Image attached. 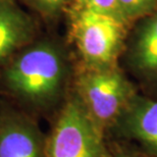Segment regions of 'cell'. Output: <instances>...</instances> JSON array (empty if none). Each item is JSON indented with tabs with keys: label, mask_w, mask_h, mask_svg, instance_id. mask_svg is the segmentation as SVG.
<instances>
[{
	"label": "cell",
	"mask_w": 157,
	"mask_h": 157,
	"mask_svg": "<svg viewBox=\"0 0 157 157\" xmlns=\"http://www.w3.org/2000/svg\"><path fill=\"white\" fill-rule=\"evenodd\" d=\"M117 2L128 24L148 17L157 10V0H117Z\"/></svg>",
	"instance_id": "obj_9"
},
{
	"label": "cell",
	"mask_w": 157,
	"mask_h": 157,
	"mask_svg": "<svg viewBox=\"0 0 157 157\" xmlns=\"http://www.w3.org/2000/svg\"><path fill=\"white\" fill-rule=\"evenodd\" d=\"M31 8L46 18L57 17L74 0H24Z\"/></svg>",
	"instance_id": "obj_11"
},
{
	"label": "cell",
	"mask_w": 157,
	"mask_h": 157,
	"mask_svg": "<svg viewBox=\"0 0 157 157\" xmlns=\"http://www.w3.org/2000/svg\"><path fill=\"white\" fill-rule=\"evenodd\" d=\"M68 13L71 37L82 65L92 68L117 65L128 24L89 9L70 7Z\"/></svg>",
	"instance_id": "obj_4"
},
{
	"label": "cell",
	"mask_w": 157,
	"mask_h": 157,
	"mask_svg": "<svg viewBox=\"0 0 157 157\" xmlns=\"http://www.w3.org/2000/svg\"><path fill=\"white\" fill-rule=\"evenodd\" d=\"M132 68L141 77L157 81V10L144 17L128 52Z\"/></svg>",
	"instance_id": "obj_8"
},
{
	"label": "cell",
	"mask_w": 157,
	"mask_h": 157,
	"mask_svg": "<svg viewBox=\"0 0 157 157\" xmlns=\"http://www.w3.org/2000/svg\"><path fill=\"white\" fill-rule=\"evenodd\" d=\"M35 37V21L17 0H0V67Z\"/></svg>",
	"instance_id": "obj_7"
},
{
	"label": "cell",
	"mask_w": 157,
	"mask_h": 157,
	"mask_svg": "<svg viewBox=\"0 0 157 157\" xmlns=\"http://www.w3.org/2000/svg\"><path fill=\"white\" fill-rule=\"evenodd\" d=\"M104 133L74 91L46 139V157H110Z\"/></svg>",
	"instance_id": "obj_3"
},
{
	"label": "cell",
	"mask_w": 157,
	"mask_h": 157,
	"mask_svg": "<svg viewBox=\"0 0 157 157\" xmlns=\"http://www.w3.org/2000/svg\"><path fill=\"white\" fill-rule=\"evenodd\" d=\"M46 139L27 111L0 104V157H46Z\"/></svg>",
	"instance_id": "obj_5"
},
{
	"label": "cell",
	"mask_w": 157,
	"mask_h": 157,
	"mask_svg": "<svg viewBox=\"0 0 157 157\" xmlns=\"http://www.w3.org/2000/svg\"><path fill=\"white\" fill-rule=\"evenodd\" d=\"M74 91L90 117L104 132L113 128L137 94L117 65L105 68L81 65L75 78Z\"/></svg>",
	"instance_id": "obj_2"
},
{
	"label": "cell",
	"mask_w": 157,
	"mask_h": 157,
	"mask_svg": "<svg viewBox=\"0 0 157 157\" xmlns=\"http://www.w3.org/2000/svg\"><path fill=\"white\" fill-rule=\"evenodd\" d=\"M70 63L51 40L31 42L0 67V91L25 111H45L64 96Z\"/></svg>",
	"instance_id": "obj_1"
},
{
	"label": "cell",
	"mask_w": 157,
	"mask_h": 157,
	"mask_svg": "<svg viewBox=\"0 0 157 157\" xmlns=\"http://www.w3.org/2000/svg\"><path fill=\"white\" fill-rule=\"evenodd\" d=\"M71 7L89 9V10L99 12V13L110 15L128 24L119 10L117 0H74Z\"/></svg>",
	"instance_id": "obj_10"
},
{
	"label": "cell",
	"mask_w": 157,
	"mask_h": 157,
	"mask_svg": "<svg viewBox=\"0 0 157 157\" xmlns=\"http://www.w3.org/2000/svg\"><path fill=\"white\" fill-rule=\"evenodd\" d=\"M110 157H141L133 153H128L124 151H118V152H112L110 153Z\"/></svg>",
	"instance_id": "obj_12"
},
{
	"label": "cell",
	"mask_w": 157,
	"mask_h": 157,
	"mask_svg": "<svg viewBox=\"0 0 157 157\" xmlns=\"http://www.w3.org/2000/svg\"><path fill=\"white\" fill-rule=\"evenodd\" d=\"M112 128L157 157V100L136 94Z\"/></svg>",
	"instance_id": "obj_6"
}]
</instances>
